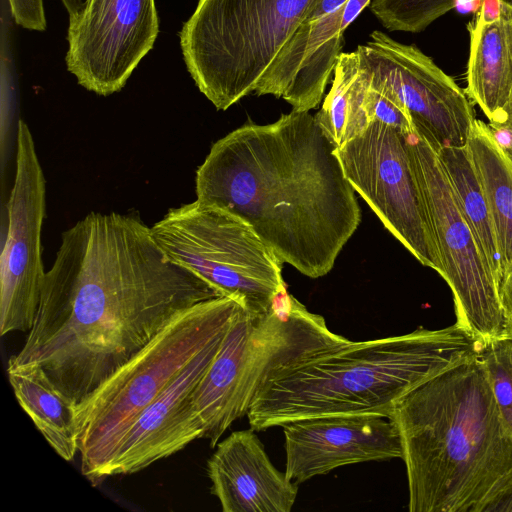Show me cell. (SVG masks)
<instances>
[{
	"mask_svg": "<svg viewBox=\"0 0 512 512\" xmlns=\"http://www.w3.org/2000/svg\"><path fill=\"white\" fill-rule=\"evenodd\" d=\"M252 428L232 432L207 462L211 493L223 512H290L298 484L270 461Z\"/></svg>",
	"mask_w": 512,
	"mask_h": 512,
	"instance_id": "2e32d148",
	"label": "cell"
},
{
	"mask_svg": "<svg viewBox=\"0 0 512 512\" xmlns=\"http://www.w3.org/2000/svg\"><path fill=\"white\" fill-rule=\"evenodd\" d=\"M410 512L512 511V435L476 356L418 386L389 412Z\"/></svg>",
	"mask_w": 512,
	"mask_h": 512,
	"instance_id": "3957f363",
	"label": "cell"
},
{
	"mask_svg": "<svg viewBox=\"0 0 512 512\" xmlns=\"http://www.w3.org/2000/svg\"><path fill=\"white\" fill-rule=\"evenodd\" d=\"M499 143L512 160V114L509 120L500 128L492 130Z\"/></svg>",
	"mask_w": 512,
	"mask_h": 512,
	"instance_id": "83f0119b",
	"label": "cell"
},
{
	"mask_svg": "<svg viewBox=\"0 0 512 512\" xmlns=\"http://www.w3.org/2000/svg\"><path fill=\"white\" fill-rule=\"evenodd\" d=\"M8 230L0 264V334L29 332L45 278L41 232L46 182L29 127L19 120L16 175L7 203Z\"/></svg>",
	"mask_w": 512,
	"mask_h": 512,
	"instance_id": "7c38bea8",
	"label": "cell"
},
{
	"mask_svg": "<svg viewBox=\"0 0 512 512\" xmlns=\"http://www.w3.org/2000/svg\"><path fill=\"white\" fill-rule=\"evenodd\" d=\"M7 374L22 409L54 451L71 461L78 452L75 402L39 366H8Z\"/></svg>",
	"mask_w": 512,
	"mask_h": 512,
	"instance_id": "ac0fdd59",
	"label": "cell"
},
{
	"mask_svg": "<svg viewBox=\"0 0 512 512\" xmlns=\"http://www.w3.org/2000/svg\"><path fill=\"white\" fill-rule=\"evenodd\" d=\"M159 34L155 0H86L69 16L65 62L79 85L120 91Z\"/></svg>",
	"mask_w": 512,
	"mask_h": 512,
	"instance_id": "4fadbf2b",
	"label": "cell"
},
{
	"mask_svg": "<svg viewBox=\"0 0 512 512\" xmlns=\"http://www.w3.org/2000/svg\"><path fill=\"white\" fill-rule=\"evenodd\" d=\"M348 339L330 331L286 291L269 311H237L214 360L191 393L202 438L214 448L231 424L247 414L264 375L314 357Z\"/></svg>",
	"mask_w": 512,
	"mask_h": 512,
	"instance_id": "8992f818",
	"label": "cell"
},
{
	"mask_svg": "<svg viewBox=\"0 0 512 512\" xmlns=\"http://www.w3.org/2000/svg\"><path fill=\"white\" fill-rule=\"evenodd\" d=\"M478 357L484 367L504 426L512 435V338L503 335L481 343Z\"/></svg>",
	"mask_w": 512,
	"mask_h": 512,
	"instance_id": "cb8c5ba5",
	"label": "cell"
},
{
	"mask_svg": "<svg viewBox=\"0 0 512 512\" xmlns=\"http://www.w3.org/2000/svg\"><path fill=\"white\" fill-rule=\"evenodd\" d=\"M369 37L356 51L371 84L402 104L416 132L436 152L466 146L476 120L466 92L417 46L378 30Z\"/></svg>",
	"mask_w": 512,
	"mask_h": 512,
	"instance_id": "8fae6325",
	"label": "cell"
},
{
	"mask_svg": "<svg viewBox=\"0 0 512 512\" xmlns=\"http://www.w3.org/2000/svg\"><path fill=\"white\" fill-rule=\"evenodd\" d=\"M467 146L492 216L504 277L512 268V160L489 124L478 119Z\"/></svg>",
	"mask_w": 512,
	"mask_h": 512,
	"instance_id": "d6986e66",
	"label": "cell"
},
{
	"mask_svg": "<svg viewBox=\"0 0 512 512\" xmlns=\"http://www.w3.org/2000/svg\"><path fill=\"white\" fill-rule=\"evenodd\" d=\"M221 296L170 261L136 216L91 212L63 232L32 328L8 366L41 367L77 406L174 316Z\"/></svg>",
	"mask_w": 512,
	"mask_h": 512,
	"instance_id": "6da1fadb",
	"label": "cell"
},
{
	"mask_svg": "<svg viewBox=\"0 0 512 512\" xmlns=\"http://www.w3.org/2000/svg\"><path fill=\"white\" fill-rule=\"evenodd\" d=\"M467 96L496 130L512 114V4L496 0L492 11L484 0L469 22Z\"/></svg>",
	"mask_w": 512,
	"mask_h": 512,
	"instance_id": "e0dca14e",
	"label": "cell"
},
{
	"mask_svg": "<svg viewBox=\"0 0 512 512\" xmlns=\"http://www.w3.org/2000/svg\"><path fill=\"white\" fill-rule=\"evenodd\" d=\"M196 196L240 217L310 278L332 270L361 222L336 147L309 111L245 124L216 141L197 169Z\"/></svg>",
	"mask_w": 512,
	"mask_h": 512,
	"instance_id": "7a4b0ae2",
	"label": "cell"
},
{
	"mask_svg": "<svg viewBox=\"0 0 512 512\" xmlns=\"http://www.w3.org/2000/svg\"><path fill=\"white\" fill-rule=\"evenodd\" d=\"M456 4L457 0H371L368 8L389 31L419 33Z\"/></svg>",
	"mask_w": 512,
	"mask_h": 512,
	"instance_id": "603a6c76",
	"label": "cell"
},
{
	"mask_svg": "<svg viewBox=\"0 0 512 512\" xmlns=\"http://www.w3.org/2000/svg\"><path fill=\"white\" fill-rule=\"evenodd\" d=\"M319 0H199L179 32L187 70L218 110L254 94Z\"/></svg>",
	"mask_w": 512,
	"mask_h": 512,
	"instance_id": "52a82bcc",
	"label": "cell"
},
{
	"mask_svg": "<svg viewBox=\"0 0 512 512\" xmlns=\"http://www.w3.org/2000/svg\"><path fill=\"white\" fill-rule=\"evenodd\" d=\"M413 176L452 290L456 323L479 342L506 334L499 285L484 262L432 146L416 130L404 135Z\"/></svg>",
	"mask_w": 512,
	"mask_h": 512,
	"instance_id": "9c48e42d",
	"label": "cell"
},
{
	"mask_svg": "<svg viewBox=\"0 0 512 512\" xmlns=\"http://www.w3.org/2000/svg\"><path fill=\"white\" fill-rule=\"evenodd\" d=\"M224 337L200 351L138 415L120 443L107 477L139 472L202 438L191 393L217 355Z\"/></svg>",
	"mask_w": 512,
	"mask_h": 512,
	"instance_id": "9a60e30c",
	"label": "cell"
},
{
	"mask_svg": "<svg viewBox=\"0 0 512 512\" xmlns=\"http://www.w3.org/2000/svg\"><path fill=\"white\" fill-rule=\"evenodd\" d=\"M367 106L371 122L379 121L403 135L415 131L413 122L402 104L389 91L372 85L371 82L367 94Z\"/></svg>",
	"mask_w": 512,
	"mask_h": 512,
	"instance_id": "d4e9b609",
	"label": "cell"
},
{
	"mask_svg": "<svg viewBox=\"0 0 512 512\" xmlns=\"http://www.w3.org/2000/svg\"><path fill=\"white\" fill-rule=\"evenodd\" d=\"M480 342L457 323L438 330L346 342L272 370L248 407L255 431L296 420L354 414L388 418L406 394L477 355Z\"/></svg>",
	"mask_w": 512,
	"mask_h": 512,
	"instance_id": "277c9868",
	"label": "cell"
},
{
	"mask_svg": "<svg viewBox=\"0 0 512 512\" xmlns=\"http://www.w3.org/2000/svg\"><path fill=\"white\" fill-rule=\"evenodd\" d=\"M61 2L65 8L70 9L77 4L78 0H61Z\"/></svg>",
	"mask_w": 512,
	"mask_h": 512,
	"instance_id": "f1b7e54d",
	"label": "cell"
},
{
	"mask_svg": "<svg viewBox=\"0 0 512 512\" xmlns=\"http://www.w3.org/2000/svg\"><path fill=\"white\" fill-rule=\"evenodd\" d=\"M242 305L221 296L174 316L127 363L76 406L81 472L107 477L120 443L138 415L206 346L225 336Z\"/></svg>",
	"mask_w": 512,
	"mask_h": 512,
	"instance_id": "5b68a950",
	"label": "cell"
},
{
	"mask_svg": "<svg viewBox=\"0 0 512 512\" xmlns=\"http://www.w3.org/2000/svg\"><path fill=\"white\" fill-rule=\"evenodd\" d=\"M166 257L205 279L255 314L266 313L286 291L282 262L240 217L195 200L151 227Z\"/></svg>",
	"mask_w": 512,
	"mask_h": 512,
	"instance_id": "ba28073f",
	"label": "cell"
},
{
	"mask_svg": "<svg viewBox=\"0 0 512 512\" xmlns=\"http://www.w3.org/2000/svg\"><path fill=\"white\" fill-rule=\"evenodd\" d=\"M371 0H348L337 10L309 23H302L282 47L259 82L254 94L282 98L299 68L325 42L344 35L345 30Z\"/></svg>",
	"mask_w": 512,
	"mask_h": 512,
	"instance_id": "44dd1931",
	"label": "cell"
},
{
	"mask_svg": "<svg viewBox=\"0 0 512 512\" xmlns=\"http://www.w3.org/2000/svg\"><path fill=\"white\" fill-rule=\"evenodd\" d=\"M8 4L16 24L28 30L46 29L43 0H8Z\"/></svg>",
	"mask_w": 512,
	"mask_h": 512,
	"instance_id": "484cf974",
	"label": "cell"
},
{
	"mask_svg": "<svg viewBox=\"0 0 512 512\" xmlns=\"http://www.w3.org/2000/svg\"><path fill=\"white\" fill-rule=\"evenodd\" d=\"M499 295L505 319V335L512 338V268L501 281Z\"/></svg>",
	"mask_w": 512,
	"mask_h": 512,
	"instance_id": "4316f807",
	"label": "cell"
},
{
	"mask_svg": "<svg viewBox=\"0 0 512 512\" xmlns=\"http://www.w3.org/2000/svg\"><path fill=\"white\" fill-rule=\"evenodd\" d=\"M437 153L449 179L457 205L473 233L484 262L500 287L503 274L497 237L489 206L468 146L444 147Z\"/></svg>",
	"mask_w": 512,
	"mask_h": 512,
	"instance_id": "7402d4cb",
	"label": "cell"
},
{
	"mask_svg": "<svg viewBox=\"0 0 512 512\" xmlns=\"http://www.w3.org/2000/svg\"><path fill=\"white\" fill-rule=\"evenodd\" d=\"M350 184L385 228L424 266L442 276L433 240L413 176L406 139L398 130L372 121L366 130L336 148Z\"/></svg>",
	"mask_w": 512,
	"mask_h": 512,
	"instance_id": "30bf717a",
	"label": "cell"
},
{
	"mask_svg": "<svg viewBox=\"0 0 512 512\" xmlns=\"http://www.w3.org/2000/svg\"><path fill=\"white\" fill-rule=\"evenodd\" d=\"M370 76L358 52H342L336 62L332 87L314 115L336 148L362 134L371 123L367 106Z\"/></svg>",
	"mask_w": 512,
	"mask_h": 512,
	"instance_id": "ffe728a7",
	"label": "cell"
},
{
	"mask_svg": "<svg viewBox=\"0 0 512 512\" xmlns=\"http://www.w3.org/2000/svg\"><path fill=\"white\" fill-rule=\"evenodd\" d=\"M282 427L285 474L297 484L341 466L403 456L395 423L378 414L313 417Z\"/></svg>",
	"mask_w": 512,
	"mask_h": 512,
	"instance_id": "5bb4252c",
	"label": "cell"
}]
</instances>
